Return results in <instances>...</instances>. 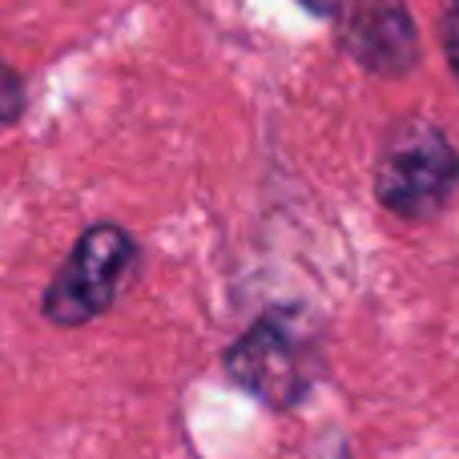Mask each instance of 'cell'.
Wrapping results in <instances>:
<instances>
[{"instance_id": "4", "label": "cell", "mask_w": 459, "mask_h": 459, "mask_svg": "<svg viewBox=\"0 0 459 459\" xmlns=\"http://www.w3.org/2000/svg\"><path fill=\"white\" fill-rule=\"evenodd\" d=\"M342 48L355 65L379 77H403L420 65V29L403 0H355L342 24Z\"/></svg>"}, {"instance_id": "5", "label": "cell", "mask_w": 459, "mask_h": 459, "mask_svg": "<svg viewBox=\"0 0 459 459\" xmlns=\"http://www.w3.org/2000/svg\"><path fill=\"white\" fill-rule=\"evenodd\" d=\"M24 113V81L8 61H0V129L21 121Z\"/></svg>"}, {"instance_id": "1", "label": "cell", "mask_w": 459, "mask_h": 459, "mask_svg": "<svg viewBox=\"0 0 459 459\" xmlns=\"http://www.w3.org/2000/svg\"><path fill=\"white\" fill-rule=\"evenodd\" d=\"M222 371L270 411H294L323 371L318 326L299 307L266 310L226 347Z\"/></svg>"}, {"instance_id": "2", "label": "cell", "mask_w": 459, "mask_h": 459, "mask_svg": "<svg viewBox=\"0 0 459 459\" xmlns=\"http://www.w3.org/2000/svg\"><path fill=\"white\" fill-rule=\"evenodd\" d=\"M375 198L399 222H436L459 190V150L444 126L403 117L387 129L375 158Z\"/></svg>"}, {"instance_id": "6", "label": "cell", "mask_w": 459, "mask_h": 459, "mask_svg": "<svg viewBox=\"0 0 459 459\" xmlns=\"http://www.w3.org/2000/svg\"><path fill=\"white\" fill-rule=\"evenodd\" d=\"M439 45L459 85V0H439Z\"/></svg>"}, {"instance_id": "7", "label": "cell", "mask_w": 459, "mask_h": 459, "mask_svg": "<svg viewBox=\"0 0 459 459\" xmlns=\"http://www.w3.org/2000/svg\"><path fill=\"white\" fill-rule=\"evenodd\" d=\"M294 4H299L302 13L318 16V21H331V16L342 13V0H294Z\"/></svg>"}, {"instance_id": "3", "label": "cell", "mask_w": 459, "mask_h": 459, "mask_svg": "<svg viewBox=\"0 0 459 459\" xmlns=\"http://www.w3.org/2000/svg\"><path fill=\"white\" fill-rule=\"evenodd\" d=\"M137 266V242L126 226L117 222H93L77 238L69 258L45 286L40 315L61 331L93 323L109 315L113 302L121 299V286Z\"/></svg>"}]
</instances>
